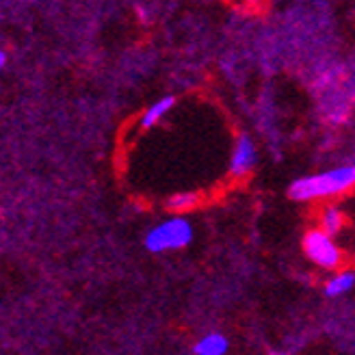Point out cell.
I'll use <instances>...</instances> for the list:
<instances>
[{
    "instance_id": "obj_12",
    "label": "cell",
    "mask_w": 355,
    "mask_h": 355,
    "mask_svg": "<svg viewBox=\"0 0 355 355\" xmlns=\"http://www.w3.org/2000/svg\"><path fill=\"white\" fill-rule=\"evenodd\" d=\"M271 355H286V353H271Z\"/></svg>"
},
{
    "instance_id": "obj_8",
    "label": "cell",
    "mask_w": 355,
    "mask_h": 355,
    "mask_svg": "<svg viewBox=\"0 0 355 355\" xmlns=\"http://www.w3.org/2000/svg\"><path fill=\"white\" fill-rule=\"evenodd\" d=\"M343 225H345L343 212L338 208H334V206L325 208V212L321 215V227H323V232H327L329 236H334V234L340 232Z\"/></svg>"
},
{
    "instance_id": "obj_7",
    "label": "cell",
    "mask_w": 355,
    "mask_h": 355,
    "mask_svg": "<svg viewBox=\"0 0 355 355\" xmlns=\"http://www.w3.org/2000/svg\"><path fill=\"white\" fill-rule=\"evenodd\" d=\"M353 284H355V273L351 271H345V273H338V275H334L329 282H327V286H325V293L329 297H338V295H345L353 288Z\"/></svg>"
},
{
    "instance_id": "obj_9",
    "label": "cell",
    "mask_w": 355,
    "mask_h": 355,
    "mask_svg": "<svg viewBox=\"0 0 355 355\" xmlns=\"http://www.w3.org/2000/svg\"><path fill=\"white\" fill-rule=\"evenodd\" d=\"M198 202H200L198 193L187 191V193H175L173 198L167 202V206H169L171 210H180V212H184V210H191V208L198 206Z\"/></svg>"
},
{
    "instance_id": "obj_4",
    "label": "cell",
    "mask_w": 355,
    "mask_h": 355,
    "mask_svg": "<svg viewBox=\"0 0 355 355\" xmlns=\"http://www.w3.org/2000/svg\"><path fill=\"white\" fill-rule=\"evenodd\" d=\"M256 156L258 154H256L254 141L247 135H241L234 146V152H232V161H230V171H232V175L243 178L250 173L256 165Z\"/></svg>"
},
{
    "instance_id": "obj_10",
    "label": "cell",
    "mask_w": 355,
    "mask_h": 355,
    "mask_svg": "<svg viewBox=\"0 0 355 355\" xmlns=\"http://www.w3.org/2000/svg\"><path fill=\"white\" fill-rule=\"evenodd\" d=\"M7 63V55H5V52L3 50H0V67H3Z\"/></svg>"
},
{
    "instance_id": "obj_2",
    "label": "cell",
    "mask_w": 355,
    "mask_h": 355,
    "mask_svg": "<svg viewBox=\"0 0 355 355\" xmlns=\"http://www.w3.org/2000/svg\"><path fill=\"white\" fill-rule=\"evenodd\" d=\"M193 239V227L187 219L173 217L152 227L146 236V247L152 254H163L169 250H182Z\"/></svg>"
},
{
    "instance_id": "obj_1",
    "label": "cell",
    "mask_w": 355,
    "mask_h": 355,
    "mask_svg": "<svg viewBox=\"0 0 355 355\" xmlns=\"http://www.w3.org/2000/svg\"><path fill=\"white\" fill-rule=\"evenodd\" d=\"M351 189H355V165H345L316 175L299 178L291 184L288 195L297 202H310L345 195Z\"/></svg>"
},
{
    "instance_id": "obj_5",
    "label": "cell",
    "mask_w": 355,
    "mask_h": 355,
    "mask_svg": "<svg viewBox=\"0 0 355 355\" xmlns=\"http://www.w3.org/2000/svg\"><path fill=\"white\" fill-rule=\"evenodd\" d=\"M227 338L221 334H208L195 343V355H225L227 353Z\"/></svg>"
},
{
    "instance_id": "obj_6",
    "label": "cell",
    "mask_w": 355,
    "mask_h": 355,
    "mask_svg": "<svg viewBox=\"0 0 355 355\" xmlns=\"http://www.w3.org/2000/svg\"><path fill=\"white\" fill-rule=\"evenodd\" d=\"M173 104H175V98L173 96H165L161 100H156L150 106V109L144 113V117H141V126H144V128H152L154 123H158V121H161L173 109Z\"/></svg>"
},
{
    "instance_id": "obj_3",
    "label": "cell",
    "mask_w": 355,
    "mask_h": 355,
    "mask_svg": "<svg viewBox=\"0 0 355 355\" xmlns=\"http://www.w3.org/2000/svg\"><path fill=\"white\" fill-rule=\"evenodd\" d=\"M304 252L314 264L323 266V269H336L343 258L338 245H336L334 239L327 232H323V230H312V232L306 234Z\"/></svg>"
},
{
    "instance_id": "obj_11",
    "label": "cell",
    "mask_w": 355,
    "mask_h": 355,
    "mask_svg": "<svg viewBox=\"0 0 355 355\" xmlns=\"http://www.w3.org/2000/svg\"><path fill=\"white\" fill-rule=\"evenodd\" d=\"M245 3H250V5H258L260 0H245Z\"/></svg>"
}]
</instances>
